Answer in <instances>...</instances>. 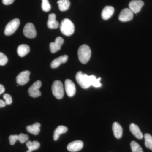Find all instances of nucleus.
<instances>
[{
	"instance_id": "obj_21",
	"label": "nucleus",
	"mask_w": 152,
	"mask_h": 152,
	"mask_svg": "<svg viewBox=\"0 0 152 152\" xmlns=\"http://www.w3.org/2000/svg\"><path fill=\"white\" fill-rule=\"evenodd\" d=\"M40 126L41 125L39 123H36L34 124L27 126L26 128V129L29 133L35 135H37L40 132Z\"/></svg>"
},
{
	"instance_id": "obj_13",
	"label": "nucleus",
	"mask_w": 152,
	"mask_h": 152,
	"mask_svg": "<svg viewBox=\"0 0 152 152\" xmlns=\"http://www.w3.org/2000/svg\"><path fill=\"white\" fill-rule=\"evenodd\" d=\"M64 39L61 37H57L54 42L50 44V49L51 52L53 53H56L61 49L62 45L64 44Z\"/></svg>"
},
{
	"instance_id": "obj_23",
	"label": "nucleus",
	"mask_w": 152,
	"mask_h": 152,
	"mask_svg": "<svg viewBox=\"0 0 152 152\" xmlns=\"http://www.w3.org/2000/svg\"><path fill=\"white\" fill-rule=\"evenodd\" d=\"M26 145L28 149L27 151L26 152H32L34 150H37L40 146L39 142L37 141H34L33 142L28 141L27 142Z\"/></svg>"
},
{
	"instance_id": "obj_33",
	"label": "nucleus",
	"mask_w": 152,
	"mask_h": 152,
	"mask_svg": "<svg viewBox=\"0 0 152 152\" xmlns=\"http://www.w3.org/2000/svg\"><path fill=\"white\" fill-rule=\"evenodd\" d=\"M5 88L2 85L0 84V95L4 92Z\"/></svg>"
},
{
	"instance_id": "obj_3",
	"label": "nucleus",
	"mask_w": 152,
	"mask_h": 152,
	"mask_svg": "<svg viewBox=\"0 0 152 152\" xmlns=\"http://www.w3.org/2000/svg\"><path fill=\"white\" fill-rule=\"evenodd\" d=\"M52 91L55 97L58 99H62L64 94L62 83L60 80L55 81L52 85Z\"/></svg>"
},
{
	"instance_id": "obj_5",
	"label": "nucleus",
	"mask_w": 152,
	"mask_h": 152,
	"mask_svg": "<svg viewBox=\"0 0 152 152\" xmlns=\"http://www.w3.org/2000/svg\"><path fill=\"white\" fill-rule=\"evenodd\" d=\"M20 25L19 19L15 18L12 20L6 26L4 34L6 36H10L15 33Z\"/></svg>"
},
{
	"instance_id": "obj_18",
	"label": "nucleus",
	"mask_w": 152,
	"mask_h": 152,
	"mask_svg": "<svg viewBox=\"0 0 152 152\" xmlns=\"http://www.w3.org/2000/svg\"><path fill=\"white\" fill-rule=\"evenodd\" d=\"M47 26L50 29L57 28L59 26V23L56 20V15L55 14L52 13L49 15Z\"/></svg>"
},
{
	"instance_id": "obj_25",
	"label": "nucleus",
	"mask_w": 152,
	"mask_h": 152,
	"mask_svg": "<svg viewBox=\"0 0 152 152\" xmlns=\"http://www.w3.org/2000/svg\"><path fill=\"white\" fill-rule=\"evenodd\" d=\"M90 82L91 86L96 87V88H99L102 86L100 83L101 78L100 77L97 79L96 76L94 75L89 76Z\"/></svg>"
},
{
	"instance_id": "obj_31",
	"label": "nucleus",
	"mask_w": 152,
	"mask_h": 152,
	"mask_svg": "<svg viewBox=\"0 0 152 152\" xmlns=\"http://www.w3.org/2000/svg\"><path fill=\"white\" fill-rule=\"evenodd\" d=\"M15 0H2L3 4L6 5L11 4L14 2Z\"/></svg>"
},
{
	"instance_id": "obj_12",
	"label": "nucleus",
	"mask_w": 152,
	"mask_h": 152,
	"mask_svg": "<svg viewBox=\"0 0 152 152\" xmlns=\"http://www.w3.org/2000/svg\"><path fill=\"white\" fill-rule=\"evenodd\" d=\"M65 88L67 95L69 97L73 96L76 93V87L73 82L70 80L67 79L65 81Z\"/></svg>"
},
{
	"instance_id": "obj_19",
	"label": "nucleus",
	"mask_w": 152,
	"mask_h": 152,
	"mask_svg": "<svg viewBox=\"0 0 152 152\" xmlns=\"http://www.w3.org/2000/svg\"><path fill=\"white\" fill-rule=\"evenodd\" d=\"M113 131L114 136L117 139H120L123 135V129L118 123L115 122L113 125Z\"/></svg>"
},
{
	"instance_id": "obj_20",
	"label": "nucleus",
	"mask_w": 152,
	"mask_h": 152,
	"mask_svg": "<svg viewBox=\"0 0 152 152\" xmlns=\"http://www.w3.org/2000/svg\"><path fill=\"white\" fill-rule=\"evenodd\" d=\"M30 47L26 44H22L19 45L17 49V53L19 56L24 57L29 53Z\"/></svg>"
},
{
	"instance_id": "obj_7",
	"label": "nucleus",
	"mask_w": 152,
	"mask_h": 152,
	"mask_svg": "<svg viewBox=\"0 0 152 152\" xmlns=\"http://www.w3.org/2000/svg\"><path fill=\"white\" fill-rule=\"evenodd\" d=\"M23 32L27 37L32 39L37 36V31L34 26L32 23H28L25 25Z\"/></svg>"
},
{
	"instance_id": "obj_1",
	"label": "nucleus",
	"mask_w": 152,
	"mask_h": 152,
	"mask_svg": "<svg viewBox=\"0 0 152 152\" xmlns=\"http://www.w3.org/2000/svg\"><path fill=\"white\" fill-rule=\"evenodd\" d=\"M91 54V49L86 45L80 46L78 50V56L80 62L83 64H86L90 59Z\"/></svg>"
},
{
	"instance_id": "obj_2",
	"label": "nucleus",
	"mask_w": 152,
	"mask_h": 152,
	"mask_svg": "<svg viewBox=\"0 0 152 152\" xmlns=\"http://www.w3.org/2000/svg\"><path fill=\"white\" fill-rule=\"evenodd\" d=\"M60 28L63 34L66 36L72 35L75 32V26L73 23L67 18L64 19L62 21Z\"/></svg>"
},
{
	"instance_id": "obj_14",
	"label": "nucleus",
	"mask_w": 152,
	"mask_h": 152,
	"mask_svg": "<svg viewBox=\"0 0 152 152\" xmlns=\"http://www.w3.org/2000/svg\"><path fill=\"white\" fill-rule=\"evenodd\" d=\"M83 143L81 140H76L69 143L67 147L68 151L72 152L78 151L83 148Z\"/></svg>"
},
{
	"instance_id": "obj_28",
	"label": "nucleus",
	"mask_w": 152,
	"mask_h": 152,
	"mask_svg": "<svg viewBox=\"0 0 152 152\" xmlns=\"http://www.w3.org/2000/svg\"><path fill=\"white\" fill-rule=\"evenodd\" d=\"M42 8L45 12H48L50 10L51 5L48 0H42Z\"/></svg>"
},
{
	"instance_id": "obj_32",
	"label": "nucleus",
	"mask_w": 152,
	"mask_h": 152,
	"mask_svg": "<svg viewBox=\"0 0 152 152\" xmlns=\"http://www.w3.org/2000/svg\"><path fill=\"white\" fill-rule=\"evenodd\" d=\"M7 105L5 102L3 100H0V108L4 107Z\"/></svg>"
},
{
	"instance_id": "obj_4",
	"label": "nucleus",
	"mask_w": 152,
	"mask_h": 152,
	"mask_svg": "<svg viewBox=\"0 0 152 152\" xmlns=\"http://www.w3.org/2000/svg\"><path fill=\"white\" fill-rule=\"evenodd\" d=\"M76 80L83 88H88L91 86L89 76L86 74H83L81 71H79L76 74Z\"/></svg>"
},
{
	"instance_id": "obj_26",
	"label": "nucleus",
	"mask_w": 152,
	"mask_h": 152,
	"mask_svg": "<svg viewBox=\"0 0 152 152\" xmlns=\"http://www.w3.org/2000/svg\"><path fill=\"white\" fill-rule=\"evenodd\" d=\"M145 145L148 148L152 150V136L149 134H145Z\"/></svg>"
},
{
	"instance_id": "obj_29",
	"label": "nucleus",
	"mask_w": 152,
	"mask_h": 152,
	"mask_svg": "<svg viewBox=\"0 0 152 152\" xmlns=\"http://www.w3.org/2000/svg\"><path fill=\"white\" fill-rule=\"evenodd\" d=\"M7 57L3 53L0 52V66H4L7 63Z\"/></svg>"
},
{
	"instance_id": "obj_17",
	"label": "nucleus",
	"mask_w": 152,
	"mask_h": 152,
	"mask_svg": "<svg viewBox=\"0 0 152 152\" xmlns=\"http://www.w3.org/2000/svg\"><path fill=\"white\" fill-rule=\"evenodd\" d=\"M130 131L133 135L138 139H142L143 137L142 133L140 130L139 127L134 123H132L130 125Z\"/></svg>"
},
{
	"instance_id": "obj_9",
	"label": "nucleus",
	"mask_w": 152,
	"mask_h": 152,
	"mask_svg": "<svg viewBox=\"0 0 152 152\" xmlns=\"http://www.w3.org/2000/svg\"><path fill=\"white\" fill-rule=\"evenodd\" d=\"M29 137L28 135L24 134H20L19 135H11L9 138L10 144L12 145L15 143L17 141L19 140L21 143L23 144L27 141Z\"/></svg>"
},
{
	"instance_id": "obj_8",
	"label": "nucleus",
	"mask_w": 152,
	"mask_h": 152,
	"mask_svg": "<svg viewBox=\"0 0 152 152\" xmlns=\"http://www.w3.org/2000/svg\"><path fill=\"white\" fill-rule=\"evenodd\" d=\"M30 72L29 71H23L17 76L16 81L17 83L20 86H23L29 81Z\"/></svg>"
},
{
	"instance_id": "obj_30",
	"label": "nucleus",
	"mask_w": 152,
	"mask_h": 152,
	"mask_svg": "<svg viewBox=\"0 0 152 152\" xmlns=\"http://www.w3.org/2000/svg\"><path fill=\"white\" fill-rule=\"evenodd\" d=\"M3 98L4 99L7 105L11 104L12 103V96L9 94H4L3 96Z\"/></svg>"
},
{
	"instance_id": "obj_15",
	"label": "nucleus",
	"mask_w": 152,
	"mask_h": 152,
	"mask_svg": "<svg viewBox=\"0 0 152 152\" xmlns=\"http://www.w3.org/2000/svg\"><path fill=\"white\" fill-rule=\"evenodd\" d=\"M68 56L65 55L58 57L57 58L53 60L50 64L51 67L53 69L58 68L62 64L65 63L67 61Z\"/></svg>"
},
{
	"instance_id": "obj_24",
	"label": "nucleus",
	"mask_w": 152,
	"mask_h": 152,
	"mask_svg": "<svg viewBox=\"0 0 152 152\" xmlns=\"http://www.w3.org/2000/svg\"><path fill=\"white\" fill-rule=\"evenodd\" d=\"M57 3L58 4L59 9L62 12L67 10L70 6V2L69 0H59Z\"/></svg>"
},
{
	"instance_id": "obj_10",
	"label": "nucleus",
	"mask_w": 152,
	"mask_h": 152,
	"mask_svg": "<svg viewBox=\"0 0 152 152\" xmlns=\"http://www.w3.org/2000/svg\"><path fill=\"white\" fill-rule=\"evenodd\" d=\"M144 4V2L141 0H132L129 4V6L133 13L137 14L140 11Z\"/></svg>"
},
{
	"instance_id": "obj_11",
	"label": "nucleus",
	"mask_w": 152,
	"mask_h": 152,
	"mask_svg": "<svg viewBox=\"0 0 152 152\" xmlns=\"http://www.w3.org/2000/svg\"><path fill=\"white\" fill-rule=\"evenodd\" d=\"M133 18V12L129 9L125 8L121 11L118 18L121 21L125 22L130 21Z\"/></svg>"
},
{
	"instance_id": "obj_22",
	"label": "nucleus",
	"mask_w": 152,
	"mask_h": 152,
	"mask_svg": "<svg viewBox=\"0 0 152 152\" xmlns=\"http://www.w3.org/2000/svg\"><path fill=\"white\" fill-rule=\"evenodd\" d=\"M68 131V128L64 126H60L55 129L54 132L53 139L55 141L58 139L60 135L65 133Z\"/></svg>"
},
{
	"instance_id": "obj_6",
	"label": "nucleus",
	"mask_w": 152,
	"mask_h": 152,
	"mask_svg": "<svg viewBox=\"0 0 152 152\" xmlns=\"http://www.w3.org/2000/svg\"><path fill=\"white\" fill-rule=\"evenodd\" d=\"M42 86V82L41 81H37L28 90V92L30 96L33 98H37L40 96L41 95L39 88Z\"/></svg>"
},
{
	"instance_id": "obj_16",
	"label": "nucleus",
	"mask_w": 152,
	"mask_h": 152,
	"mask_svg": "<svg viewBox=\"0 0 152 152\" xmlns=\"http://www.w3.org/2000/svg\"><path fill=\"white\" fill-rule=\"evenodd\" d=\"M115 9L112 6H107L105 7L102 12V18L104 20H107L110 18L114 14Z\"/></svg>"
},
{
	"instance_id": "obj_27",
	"label": "nucleus",
	"mask_w": 152,
	"mask_h": 152,
	"mask_svg": "<svg viewBox=\"0 0 152 152\" xmlns=\"http://www.w3.org/2000/svg\"><path fill=\"white\" fill-rule=\"evenodd\" d=\"M131 149L132 152H143L140 145L135 141H132L130 143Z\"/></svg>"
}]
</instances>
